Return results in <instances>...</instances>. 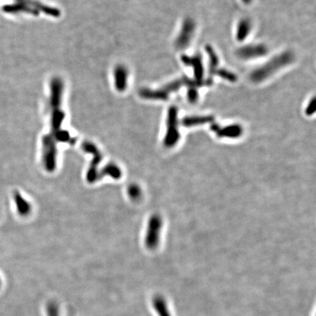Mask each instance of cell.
<instances>
[{"label":"cell","mask_w":316,"mask_h":316,"mask_svg":"<svg viewBox=\"0 0 316 316\" xmlns=\"http://www.w3.org/2000/svg\"><path fill=\"white\" fill-rule=\"evenodd\" d=\"M166 303L161 297H156L153 301V306L155 311L158 313L160 316H169Z\"/></svg>","instance_id":"14"},{"label":"cell","mask_w":316,"mask_h":316,"mask_svg":"<svg viewBox=\"0 0 316 316\" xmlns=\"http://www.w3.org/2000/svg\"><path fill=\"white\" fill-rule=\"evenodd\" d=\"M178 111L174 106H171L168 112L167 131L164 138V145L171 148L177 144L179 139L178 128Z\"/></svg>","instance_id":"4"},{"label":"cell","mask_w":316,"mask_h":316,"mask_svg":"<svg viewBox=\"0 0 316 316\" xmlns=\"http://www.w3.org/2000/svg\"><path fill=\"white\" fill-rule=\"evenodd\" d=\"M292 59H293V55L289 52H285L283 54L279 55L263 67L253 72L251 75V79L255 82H261L267 79L275 72L278 71L279 69L290 63Z\"/></svg>","instance_id":"2"},{"label":"cell","mask_w":316,"mask_h":316,"mask_svg":"<svg viewBox=\"0 0 316 316\" xmlns=\"http://www.w3.org/2000/svg\"><path fill=\"white\" fill-rule=\"evenodd\" d=\"M183 61L185 63L189 64V65L194 66L196 77L198 79L201 80L203 77V73H204L201 58L199 56H196V57L193 58L184 57Z\"/></svg>","instance_id":"13"},{"label":"cell","mask_w":316,"mask_h":316,"mask_svg":"<svg viewBox=\"0 0 316 316\" xmlns=\"http://www.w3.org/2000/svg\"><path fill=\"white\" fill-rule=\"evenodd\" d=\"M114 78H115L116 89L119 92H123L127 87V71L125 67L119 65L115 68L114 71Z\"/></svg>","instance_id":"9"},{"label":"cell","mask_w":316,"mask_h":316,"mask_svg":"<svg viewBox=\"0 0 316 316\" xmlns=\"http://www.w3.org/2000/svg\"><path fill=\"white\" fill-rule=\"evenodd\" d=\"M14 201H15L17 211L20 215L26 216L30 213V204H29V202L24 198L22 197L18 192H15V194H14Z\"/></svg>","instance_id":"10"},{"label":"cell","mask_w":316,"mask_h":316,"mask_svg":"<svg viewBox=\"0 0 316 316\" xmlns=\"http://www.w3.org/2000/svg\"><path fill=\"white\" fill-rule=\"evenodd\" d=\"M84 152H89L92 155V160L90 166L86 173V180L89 183H94L98 179L97 169L100 163L103 160V156L98 148L93 143L90 141H85L81 146Z\"/></svg>","instance_id":"3"},{"label":"cell","mask_w":316,"mask_h":316,"mask_svg":"<svg viewBox=\"0 0 316 316\" xmlns=\"http://www.w3.org/2000/svg\"><path fill=\"white\" fill-rule=\"evenodd\" d=\"M105 176L112 177L113 179H119L122 177V171L114 163H109L102 170L101 174H99L98 179Z\"/></svg>","instance_id":"12"},{"label":"cell","mask_w":316,"mask_h":316,"mask_svg":"<svg viewBox=\"0 0 316 316\" xmlns=\"http://www.w3.org/2000/svg\"><path fill=\"white\" fill-rule=\"evenodd\" d=\"M1 278H0V286H1Z\"/></svg>","instance_id":"21"},{"label":"cell","mask_w":316,"mask_h":316,"mask_svg":"<svg viewBox=\"0 0 316 316\" xmlns=\"http://www.w3.org/2000/svg\"><path fill=\"white\" fill-rule=\"evenodd\" d=\"M198 97V93L195 89H192L191 91L189 92V99L190 101L193 102L194 103L196 100H197Z\"/></svg>","instance_id":"20"},{"label":"cell","mask_w":316,"mask_h":316,"mask_svg":"<svg viewBox=\"0 0 316 316\" xmlns=\"http://www.w3.org/2000/svg\"><path fill=\"white\" fill-rule=\"evenodd\" d=\"M213 120L212 116H193L185 118L182 121V124L185 127H193L213 122Z\"/></svg>","instance_id":"11"},{"label":"cell","mask_w":316,"mask_h":316,"mask_svg":"<svg viewBox=\"0 0 316 316\" xmlns=\"http://www.w3.org/2000/svg\"><path fill=\"white\" fill-rule=\"evenodd\" d=\"M47 316H60L59 308L55 302H51L46 307Z\"/></svg>","instance_id":"17"},{"label":"cell","mask_w":316,"mask_h":316,"mask_svg":"<svg viewBox=\"0 0 316 316\" xmlns=\"http://www.w3.org/2000/svg\"><path fill=\"white\" fill-rule=\"evenodd\" d=\"M195 29L194 23L191 20L188 19L184 23L182 30L177 39V46L179 48H186L189 44Z\"/></svg>","instance_id":"7"},{"label":"cell","mask_w":316,"mask_h":316,"mask_svg":"<svg viewBox=\"0 0 316 316\" xmlns=\"http://www.w3.org/2000/svg\"><path fill=\"white\" fill-rule=\"evenodd\" d=\"M162 224L161 218L158 215H152L149 219L145 237V245L149 249L154 250L158 247Z\"/></svg>","instance_id":"5"},{"label":"cell","mask_w":316,"mask_h":316,"mask_svg":"<svg viewBox=\"0 0 316 316\" xmlns=\"http://www.w3.org/2000/svg\"><path fill=\"white\" fill-rule=\"evenodd\" d=\"M211 129L216 133L218 137L221 138H237L241 136L243 133V129L238 125L221 127L216 124H213Z\"/></svg>","instance_id":"6"},{"label":"cell","mask_w":316,"mask_h":316,"mask_svg":"<svg viewBox=\"0 0 316 316\" xmlns=\"http://www.w3.org/2000/svg\"><path fill=\"white\" fill-rule=\"evenodd\" d=\"M266 53H267V48L262 45L247 46L245 48H241L238 51L239 56L247 59L263 56Z\"/></svg>","instance_id":"8"},{"label":"cell","mask_w":316,"mask_h":316,"mask_svg":"<svg viewBox=\"0 0 316 316\" xmlns=\"http://www.w3.org/2000/svg\"><path fill=\"white\" fill-rule=\"evenodd\" d=\"M63 84L60 78H53L51 83V131L43 138L56 143H73V139L70 133L62 130V122L64 119V111L61 109Z\"/></svg>","instance_id":"1"},{"label":"cell","mask_w":316,"mask_h":316,"mask_svg":"<svg viewBox=\"0 0 316 316\" xmlns=\"http://www.w3.org/2000/svg\"><path fill=\"white\" fill-rule=\"evenodd\" d=\"M251 29V24L247 20H243L240 23L237 31V38L239 40H243L248 36Z\"/></svg>","instance_id":"15"},{"label":"cell","mask_w":316,"mask_h":316,"mask_svg":"<svg viewBox=\"0 0 316 316\" xmlns=\"http://www.w3.org/2000/svg\"><path fill=\"white\" fill-rule=\"evenodd\" d=\"M316 111V100L315 98L311 100V103L308 105L306 110V114L308 115H312Z\"/></svg>","instance_id":"19"},{"label":"cell","mask_w":316,"mask_h":316,"mask_svg":"<svg viewBox=\"0 0 316 316\" xmlns=\"http://www.w3.org/2000/svg\"><path fill=\"white\" fill-rule=\"evenodd\" d=\"M216 73H218L220 76L222 77V78H226V79L229 80V81H236L235 75H234V74L230 73V72L226 71V70H220V71L216 72Z\"/></svg>","instance_id":"18"},{"label":"cell","mask_w":316,"mask_h":316,"mask_svg":"<svg viewBox=\"0 0 316 316\" xmlns=\"http://www.w3.org/2000/svg\"><path fill=\"white\" fill-rule=\"evenodd\" d=\"M127 194L132 200H138L141 196V189L138 185L133 184L127 188Z\"/></svg>","instance_id":"16"}]
</instances>
